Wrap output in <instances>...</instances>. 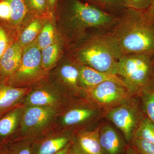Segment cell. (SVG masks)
Wrapping results in <instances>:
<instances>
[{
  "label": "cell",
  "instance_id": "3957f363",
  "mask_svg": "<svg viewBox=\"0 0 154 154\" xmlns=\"http://www.w3.org/2000/svg\"><path fill=\"white\" fill-rule=\"evenodd\" d=\"M122 56L110 33H99L91 36L78 50L76 61L99 71L117 75Z\"/></svg>",
  "mask_w": 154,
  "mask_h": 154
},
{
  "label": "cell",
  "instance_id": "83f0119b",
  "mask_svg": "<svg viewBox=\"0 0 154 154\" xmlns=\"http://www.w3.org/2000/svg\"><path fill=\"white\" fill-rule=\"evenodd\" d=\"M90 4L98 7L105 12H120L125 9L122 0H87Z\"/></svg>",
  "mask_w": 154,
  "mask_h": 154
},
{
  "label": "cell",
  "instance_id": "f1b7e54d",
  "mask_svg": "<svg viewBox=\"0 0 154 154\" xmlns=\"http://www.w3.org/2000/svg\"><path fill=\"white\" fill-rule=\"evenodd\" d=\"M140 154H154V144L139 138L133 137L131 143Z\"/></svg>",
  "mask_w": 154,
  "mask_h": 154
},
{
  "label": "cell",
  "instance_id": "9a60e30c",
  "mask_svg": "<svg viewBox=\"0 0 154 154\" xmlns=\"http://www.w3.org/2000/svg\"><path fill=\"white\" fill-rule=\"evenodd\" d=\"M28 89L14 87L0 80V116L17 107Z\"/></svg>",
  "mask_w": 154,
  "mask_h": 154
},
{
  "label": "cell",
  "instance_id": "7402d4cb",
  "mask_svg": "<svg viewBox=\"0 0 154 154\" xmlns=\"http://www.w3.org/2000/svg\"><path fill=\"white\" fill-rule=\"evenodd\" d=\"M51 19V18H48L45 19L40 33L34 41L40 50L52 44L57 38L55 28Z\"/></svg>",
  "mask_w": 154,
  "mask_h": 154
},
{
  "label": "cell",
  "instance_id": "d4e9b609",
  "mask_svg": "<svg viewBox=\"0 0 154 154\" xmlns=\"http://www.w3.org/2000/svg\"><path fill=\"white\" fill-rule=\"evenodd\" d=\"M24 1L30 14L44 18H50L53 16L46 0Z\"/></svg>",
  "mask_w": 154,
  "mask_h": 154
},
{
  "label": "cell",
  "instance_id": "e0dca14e",
  "mask_svg": "<svg viewBox=\"0 0 154 154\" xmlns=\"http://www.w3.org/2000/svg\"><path fill=\"white\" fill-rule=\"evenodd\" d=\"M61 102V98L55 92L45 88H39L30 93L26 99L28 106L54 107Z\"/></svg>",
  "mask_w": 154,
  "mask_h": 154
},
{
  "label": "cell",
  "instance_id": "44dd1931",
  "mask_svg": "<svg viewBox=\"0 0 154 154\" xmlns=\"http://www.w3.org/2000/svg\"><path fill=\"white\" fill-rule=\"evenodd\" d=\"M61 42L56 38L52 44L41 50L42 65L44 70L51 68L56 62L61 52Z\"/></svg>",
  "mask_w": 154,
  "mask_h": 154
},
{
  "label": "cell",
  "instance_id": "8992f818",
  "mask_svg": "<svg viewBox=\"0 0 154 154\" xmlns=\"http://www.w3.org/2000/svg\"><path fill=\"white\" fill-rule=\"evenodd\" d=\"M62 118L61 122L75 132L88 130L105 118V111L84 96L73 98Z\"/></svg>",
  "mask_w": 154,
  "mask_h": 154
},
{
  "label": "cell",
  "instance_id": "4316f807",
  "mask_svg": "<svg viewBox=\"0 0 154 154\" xmlns=\"http://www.w3.org/2000/svg\"><path fill=\"white\" fill-rule=\"evenodd\" d=\"M133 137L142 139L154 144V124L145 115L135 132Z\"/></svg>",
  "mask_w": 154,
  "mask_h": 154
},
{
  "label": "cell",
  "instance_id": "836d02e7",
  "mask_svg": "<svg viewBox=\"0 0 154 154\" xmlns=\"http://www.w3.org/2000/svg\"><path fill=\"white\" fill-rule=\"evenodd\" d=\"M124 154H140V153L131 144H129Z\"/></svg>",
  "mask_w": 154,
  "mask_h": 154
},
{
  "label": "cell",
  "instance_id": "1f68e13d",
  "mask_svg": "<svg viewBox=\"0 0 154 154\" xmlns=\"http://www.w3.org/2000/svg\"><path fill=\"white\" fill-rule=\"evenodd\" d=\"M143 14L147 20L154 23V0H152L150 5L143 11Z\"/></svg>",
  "mask_w": 154,
  "mask_h": 154
},
{
  "label": "cell",
  "instance_id": "52a82bcc",
  "mask_svg": "<svg viewBox=\"0 0 154 154\" xmlns=\"http://www.w3.org/2000/svg\"><path fill=\"white\" fill-rule=\"evenodd\" d=\"M43 70L41 50L34 42L25 48L19 68L5 82L9 85L19 87L35 81Z\"/></svg>",
  "mask_w": 154,
  "mask_h": 154
},
{
  "label": "cell",
  "instance_id": "277c9868",
  "mask_svg": "<svg viewBox=\"0 0 154 154\" xmlns=\"http://www.w3.org/2000/svg\"><path fill=\"white\" fill-rule=\"evenodd\" d=\"M117 75L131 96H140L154 84V57L143 54L122 56Z\"/></svg>",
  "mask_w": 154,
  "mask_h": 154
},
{
  "label": "cell",
  "instance_id": "30bf717a",
  "mask_svg": "<svg viewBox=\"0 0 154 154\" xmlns=\"http://www.w3.org/2000/svg\"><path fill=\"white\" fill-rule=\"evenodd\" d=\"M99 125L92 130L73 133L69 154H103L99 143Z\"/></svg>",
  "mask_w": 154,
  "mask_h": 154
},
{
  "label": "cell",
  "instance_id": "2e32d148",
  "mask_svg": "<svg viewBox=\"0 0 154 154\" xmlns=\"http://www.w3.org/2000/svg\"><path fill=\"white\" fill-rule=\"evenodd\" d=\"M23 108L16 107L0 116V141L2 143L10 140L21 124Z\"/></svg>",
  "mask_w": 154,
  "mask_h": 154
},
{
  "label": "cell",
  "instance_id": "d590c367",
  "mask_svg": "<svg viewBox=\"0 0 154 154\" xmlns=\"http://www.w3.org/2000/svg\"><path fill=\"white\" fill-rule=\"evenodd\" d=\"M2 143L0 141V147H1V146H2Z\"/></svg>",
  "mask_w": 154,
  "mask_h": 154
},
{
  "label": "cell",
  "instance_id": "9c48e42d",
  "mask_svg": "<svg viewBox=\"0 0 154 154\" xmlns=\"http://www.w3.org/2000/svg\"><path fill=\"white\" fill-rule=\"evenodd\" d=\"M56 113L54 107L28 106L21 119L22 133H30L43 128L51 122Z\"/></svg>",
  "mask_w": 154,
  "mask_h": 154
},
{
  "label": "cell",
  "instance_id": "d6a6232c",
  "mask_svg": "<svg viewBox=\"0 0 154 154\" xmlns=\"http://www.w3.org/2000/svg\"><path fill=\"white\" fill-rule=\"evenodd\" d=\"M46 1H47L51 11L54 15L55 14L56 11L57 7L59 0H46Z\"/></svg>",
  "mask_w": 154,
  "mask_h": 154
},
{
  "label": "cell",
  "instance_id": "603a6c76",
  "mask_svg": "<svg viewBox=\"0 0 154 154\" xmlns=\"http://www.w3.org/2000/svg\"><path fill=\"white\" fill-rule=\"evenodd\" d=\"M30 143L10 140L3 143L0 147V154H33L34 147Z\"/></svg>",
  "mask_w": 154,
  "mask_h": 154
},
{
  "label": "cell",
  "instance_id": "7a4b0ae2",
  "mask_svg": "<svg viewBox=\"0 0 154 154\" xmlns=\"http://www.w3.org/2000/svg\"><path fill=\"white\" fill-rule=\"evenodd\" d=\"M56 12L67 32L75 36L82 35L89 28H106L116 22L112 14L80 0H61Z\"/></svg>",
  "mask_w": 154,
  "mask_h": 154
},
{
  "label": "cell",
  "instance_id": "ba28073f",
  "mask_svg": "<svg viewBox=\"0 0 154 154\" xmlns=\"http://www.w3.org/2000/svg\"><path fill=\"white\" fill-rule=\"evenodd\" d=\"M85 96L105 111L124 102L131 96L124 86L106 81L84 91Z\"/></svg>",
  "mask_w": 154,
  "mask_h": 154
},
{
  "label": "cell",
  "instance_id": "4dcf8cb0",
  "mask_svg": "<svg viewBox=\"0 0 154 154\" xmlns=\"http://www.w3.org/2000/svg\"><path fill=\"white\" fill-rule=\"evenodd\" d=\"M11 12L10 4L7 0H0V22L9 25Z\"/></svg>",
  "mask_w": 154,
  "mask_h": 154
},
{
  "label": "cell",
  "instance_id": "cb8c5ba5",
  "mask_svg": "<svg viewBox=\"0 0 154 154\" xmlns=\"http://www.w3.org/2000/svg\"><path fill=\"white\" fill-rule=\"evenodd\" d=\"M140 98L144 114L154 124V84L143 91Z\"/></svg>",
  "mask_w": 154,
  "mask_h": 154
},
{
  "label": "cell",
  "instance_id": "e575fe53",
  "mask_svg": "<svg viewBox=\"0 0 154 154\" xmlns=\"http://www.w3.org/2000/svg\"><path fill=\"white\" fill-rule=\"evenodd\" d=\"M70 143L68 145L66 146L64 148L61 150L59 152H57L56 153L54 154H69V148Z\"/></svg>",
  "mask_w": 154,
  "mask_h": 154
},
{
  "label": "cell",
  "instance_id": "5bb4252c",
  "mask_svg": "<svg viewBox=\"0 0 154 154\" xmlns=\"http://www.w3.org/2000/svg\"><path fill=\"white\" fill-rule=\"evenodd\" d=\"M79 81L80 85L84 91L106 81H113L121 84L126 88L123 81L117 75L99 71L81 64H80Z\"/></svg>",
  "mask_w": 154,
  "mask_h": 154
},
{
  "label": "cell",
  "instance_id": "d6986e66",
  "mask_svg": "<svg viewBox=\"0 0 154 154\" xmlns=\"http://www.w3.org/2000/svg\"><path fill=\"white\" fill-rule=\"evenodd\" d=\"M51 18V17H50ZM44 18L34 16L28 26L22 30L18 37L17 41L23 48L33 43L40 33L45 19Z\"/></svg>",
  "mask_w": 154,
  "mask_h": 154
},
{
  "label": "cell",
  "instance_id": "ffe728a7",
  "mask_svg": "<svg viewBox=\"0 0 154 154\" xmlns=\"http://www.w3.org/2000/svg\"><path fill=\"white\" fill-rule=\"evenodd\" d=\"M11 7V20L9 26L16 30L28 17V11L24 0H7Z\"/></svg>",
  "mask_w": 154,
  "mask_h": 154
},
{
  "label": "cell",
  "instance_id": "f546056e",
  "mask_svg": "<svg viewBox=\"0 0 154 154\" xmlns=\"http://www.w3.org/2000/svg\"><path fill=\"white\" fill-rule=\"evenodd\" d=\"M125 8H130L137 11H145L148 8L152 0H122Z\"/></svg>",
  "mask_w": 154,
  "mask_h": 154
},
{
  "label": "cell",
  "instance_id": "ac0fdd59",
  "mask_svg": "<svg viewBox=\"0 0 154 154\" xmlns=\"http://www.w3.org/2000/svg\"><path fill=\"white\" fill-rule=\"evenodd\" d=\"M72 134L48 138L34 147L33 154H54L66 146L71 141Z\"/></svg>",
  "mask_w": 154,
  "mask_h": 154
},
{
  "label": "cell",
  "instance_id": "484cf974",
  "mask_svg": "<svg viewBox=\"0 0 154 154\" xmlns=\"http://www.w3.org/2000/svg\"><path fill=\"white\" fill-rule=\"evenodd\" d=\"M15 30L8 24L0 22V60L9 46L16 41Z\"/></svg>",
  "mask_w": 154,
  "mask_h": 154
},
{
  "label": "cell",
  "instance_id": "7c38bea8",
  "mask_svg": "<svg viewBox=\"0 0 154 154\" xmlns=\"http://www.w3.org/2000/svg\"><path fill=\"white\" fill-rule=\"evenodd\" d=\"M99 138L103 154H124L128 145L122 134L109 123L99 125Z\"/></svg>",
  "mask_w": 154,
  "mask_h": 154
},
{
  "label": "cell",
  "instance_id": "4fadbf2b",
  "mask_svg": "<svg viewBox=\"0 0 154 154\" xmlns=\"http://www.w3.org/2000/svg\"><path fill=\"white\" fill-rule=\"evenodd\" d=\"M24 48L18 42L12 43L0 60V80L5 81L18 69L23 55Z\"/></svg>",
  "mask_w": 154,
  "mask_h": 154
},
{
  "label": "cell",
  "instance_id": "6da1fadb",
  "mask_svg": "<svg viewBox=\"0 0 154 154\" xmlns=\"http://www.w3.org/2000/svg\"><path fill=\"white\" fill-rule=\"evenodd\" d=\"M143 11L125 9L110 33L123 55L154 57V23L145 18Z\"/></svg>",
  "mask_w": 154,
  "mask_h": 154
},
{
  "label": "cell",
  "instance_id": "8fae6325",
  "mask_svg": "<svg viewBox=\"0 0 154 154\" xmlns=\"http://www.w3.org/2000/svg\"><path fill=\"white\" fill-rule=\"evenodd\" d=\"M80 64L76 61L68 60L58 69V79L64 91L68 97L77 98L85 96L79 81Z\"/></svg>",
  "mask_w": 154,
  "mask_h": 154
},
{
  "label": "cell",
  "instance_id": "5b68a950",
  "mask_svg": "<svg viewBox=\"0 0 154 154\" xmlns=\"http://www.w3.org/2000/svg\"><path fill=\"white\" fill-rule=\"evenodd\" d=\"M144 116L141 107L140 96H132L121 104L106 110L105 118L120 131L127 143L129 144Z\"/></svg>",
  "mask_w": 154,
  "mask_h": 154
}]
</instances>
